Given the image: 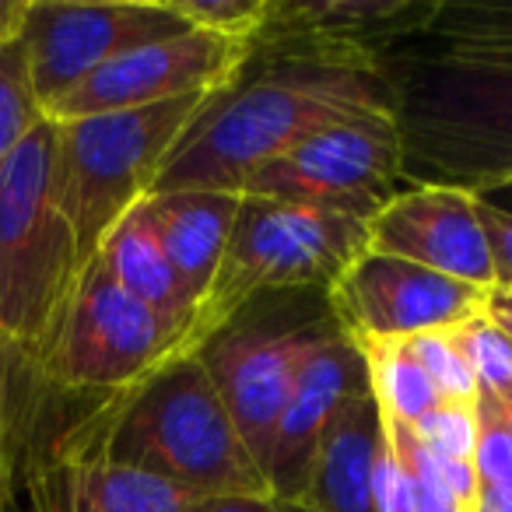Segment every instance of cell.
Here are the masks:
<instances>
[{"instance_id": "6da1fadb", "label": "cell", "mask_w": 512, "mask_h": 512, "mask_svg": "<svg viewBox=\"0 0 512 512\" xmlns=\"http://www.w3.org/2000/svg\"><path fill=\"white\" fill-rule=\"evenodd\" d=\"M404 183L474 197L512 186V0H432L379 53Z\"/></svg>"}, {"instance_id": "7a4b0ae2", "label": "cell", "mask_w": 512, "mask_h": 512, "mask_svg": "<svg viewBox=\"0 0 512 512\" xmlns=\"http://www.w3.org/2000/svg\"><path fill=\"white\" fill-rule=\"evenodd\" d=\"M53 449L127 463L197 502L274 495L197 355L176 358L130 390L106 397L92 418L60 435Z\"/></svg>"}, {"instance_id": "3957f363", "label": "cell", "mask_w": 512, "mask_h": 512, "mask_svg": "<svg viewBox=\"0 0 512 512\" xmlns=\"http://www.w3.org/2000/svg\"><path fill=\"white\" fill-rule=\"evenodd\" d=\"M362 116H393L383 74L358 67L271 60L264 78L235 88L179 141L151 193H239L260 165L323 127Z\"/></svg>"}, {"instance_id": "277c9868", "label": "cell", "mask_w": 512, "mask_h": 512, "mask_svg": "<svg viewBox=\"0 0 512 512\" xmlns=\"http://www.w3.org/2000/svg\"><path fill=\"white\" fill-rule=\"evenodd\" d=\"M221 99L200 92L148 109L53 123L50 190L74 232L81 264H92L106 235L151 197L179 141Z\"/></svg>"}, {"instance_id": "5b68a950", "label": "cell", "mask_w": 512, "mask_h": 512, "mask_svg": "<svg viewBox=\"0 0 512 512\" xmlns=\"http://www.w3.org/2000/svg\"><path fill=\"white\" fill-rule=\"evenodd\" d=\"M369 207L288 204L242 197L232 239L179 358L197 355L256 295L330 285L369 246Z\"/></svg>"}, {"instance_id": "8992f818", "label": "cell", "mask_w": 512, "mask_h": 512, "mask_svg": "<svg viewBox=\"0 0 512 512\" xmlns=\"http://www.w3.org/2000/svg\"><path fill=\"white\" fill-rule=\"evenodd\" d=\"M53 123L43 120L0 172V337L36 362L85 264L50 190Z\"/></svg>"}, {"instance_id": "52a82bcc", "label": "cell", "mask_w": 512, "mask_h": 512, "mask_svg": "<svg viewBox=\"0 0 512 512\" xmlns=\"http://www.w3.org/2000/svg\"><path fill=\"white\" fill-rule=\"evenodd\" d=\"M169 362H176L172 330L92 260L36 369L53 390L113 397Z\"/></svg>"}, {"instance_id": "ba28073f", "label": "cell", "mask_w": 512, "mask_h": 512, "mask_svg": "<svg viewBox=\"0 0 512 512\" xmlns=\"http://www.w3.org/2000/svg\"><path fill=\"white\" fill-rule=\"evenodd\" d=\"M183 29L165 0H32L18 43L46 116L53 102L120 53Z\"/></svg>"}, {"instance_id": "9c48e42d", "label": "cell", "mask_w": 512, "mask_h": 512, "mask_svg": "<svg viewBox=\"0 0 512 512\" xmlns=\"http://www.w3.org/2000/svg\"><path fill=\"white\" fill-rule=\"evenodd\" d=\"M249 60H253L249 43L183 29L169 39L134 46L109 60L60 102H53L46 109V120L67 123L102 113H127V109L162 106V102L200 92L232 95Z\"/></svg>"}, {"instance_id": "30bf717a", "label": "cell", "mask_w": 512, "mask_h": 512, "mask_svg": "<svg viewBox=\"0 0 512 512\" xmlns=\"http://www.w3.org/2000/svg\"><path fill=\"white\" fill-rule=\"evenodd\" d=\"M404 179V148L393 116H362L323 127L253 172L242 197L323 207H376Z\"/></svg>"}, {"instance_id": "8fae6325", "label": "cell", "mask_w": 512, "mask_h": 512, "mask_svg": "<svg viewBox=\"0 0 512 512\" xmlns=\"http://www.w3.org/2000/svg\"><path fill=\"white\" fill-rule=\"evenodd\" d=\"M327 299L337 330L365 344L449 330L481 313L488 292L365 246L327 285Z\"/></svg>"}, {"instance_id": "7c38bea8", "label": "cell", "mask_w": 512, "mask_h": 512, "mask_svg": "<svg viewBox=\"0 0 512 512\" xmlns=\"http://www.w3.org/2000/svg\"><path fill=\"white\" fill-rule=\"evenodd\" d=\"M323 334L327 327L320 323H302L288 330L225 327L197 351L242 446L249 449L256 467L264 470V477L295 376Z\"/></svg>"}, {"instance_id": "4fadbf2b", "label": "cell", "mask_w": 512, "mask_h": 512, "mask_svg": "<svg viewBox=\"0 0 512 512\" xmlns=\"http://www.w3.org/2000/svg\"><path fill=\"white\" fill-rule=\"evenodd\" d=\"M369 249L400 256L435 274L491 292L495 267L477 197L456 186L393 190L369 214Z\"/></svg>"}, {"instance_id": "5bb4252c", "label": "cell", "mask_w": 512, "mask_h": 512, "mask_svg": "<svg viewBox=\"0 0 512 512\" xmlns=\"http://www.w3.org/2000/svg\"><path fill=\"white\" fill-rule=\"evenodd\" d=\"M362 390H369V379H365V362L358 348L341 330H327L302 362L292 397L278 421L271 463H267V481L274 495L292 505L299 502L323 432L334 421V414Z\"/></svg>"}, {"instance_id": "9a60e30c", "label": "cell", "mask_w": 512, "mask_h": 512, "mask_svg": "<svg viewBox=\"0 0 512 512\" xmlns=\"http://www.w3.org/2000/svg\"><path fill=\"white\" fill-rule=\"evenodd\" d=\"M144 204H148V214L158 228V239H162L172 271L183 285L186 302L197 316L200 302L207 299L221 271L242 197L211 190H176L151 193Z\"/></svg>"}, {"instance_id": "2e32d148", "label": "cell", "mask_w": 512, "mask_h": 512, "mask_svg": "<svg viewBox=\"0 0 512 512\" xmlns=\"http://www.w3.org/2000/svg\"><path fill=\"white\" fill-rule=\"evenodd\" d=\"M383 442V414L369 390L355 393L323 432L299 502L306 512H376L372 467Z\"/></svg>"}, {"instance_id": "e0dca14e", "label": "cell", "mask_w": 512, "mask_h": 512, "mask_svg": "<svg viewBox=\"0 0 512 512\" xmlns=\"http://www.w3.org/2000/svg\"><path fill=\"white\" fill-rule=\"evenodd\" d=\"M148 200V197H144ZM137 204L95 253V264L116 281L127 295H134L141 306H148L176 337V358L183 348V337L193 323V306L186 302L183 285L172 271L169 256L158 239V228L148 214V204Z\"/></svg>"}, {"instance_id": "ac0fdd59", "label": "cell", "mask_w": 512, "mask_h": 512, "mask_svg": "<svg viewBox=\"0 0 512 512\" xmlns=\"http://www.w3.org/2000/svg\"><path fill=\"white\" fill-rule=\"evenodd\" d=\"M355 348L365 362L369 393L376 397L383 414L404 421V425H418L442 400L414 351L407 348V341H365Z\"/></svg>"}, {"instance_id": "d6986e66", "label": "cell", "mask_w": 512, "mask_h": 512, "mask_svg": "<svg viewBox=\"0 0 512 512\" xmlns=\"http://www.w3.org/2000/svg\"><path fill=\"white\" fill-rule=\"evenodd\" d=\"M32 379H39L36 362L0 337V512L11 509V495H15V484L22 477L25 432L32 421Z\"/></svg>"}, {"instance_id": "ffe728a7", "label": "cell", "mask_w": 512, "mask_h": 512, "mask_svg": "<svg viewBox=\"0 0 512 512\" xmlns=\"http://www.w3.org/2000/svg\"><path fill=\"white\" fill-rule=\"evenodd\" d=\"M43 106L32 92L29 64L22 43L0 50V172L18 155L25 137L43 123Z\"/></svg>"}, {"instance_id": "44dd1931", "label": "cell", "mask_w": 512, "mask_h": 512, "mask_svg": "<svg viewBox=\"0 0 512 512\" xmlns=\"http://www.w3.org/2000/svg\"><path fill=\"white\" fill-rule=\"evenodd\" d=\"M456 348L463 351L470 372L477 379V397H491L498 404L512 400V341L488 320V313H477L470 320L449 327Z\"/></svg>"}, {"instance_id": "7402d4cb", "label": "cell", "mask_w": 512, "mask_h": 512, "mask_svg": "<svg viewBox=\"0 0 512 512\" xmlns=\"http://www.w3.org/2000/svg\"><path fill=\"white\" fill-rule=\"evenodd\" d=\"M165 4L186 29L249 43L253 50L271 18V0H165Z\"/></svg>"}, {"instance_id": "603a6c76", "label": "cell", "mask_w": 512, "mask_h": 512, "mask_svg": "<svg viewBox=\"0 0 512 512\" xmlns=\"http://www.w3.org/2000/svg\"><path fill=\"white\" fill-rule=\"evenodd\" d=\"M407 348L414 351V358L428 372V379L435 383L442 400L477 404V379L449 330H428V334L407 337Z\"/></svg>"}, {"instance_id": "cb8c5ba5", "label": "cell", "mask_w": 512, "mask_h": 512, "mask_svg": "<svg viewBox=\"0 0 512 512\" xmlns=\"http://www.w3.org/2000/svg\"><path fill=\"white\" fill-rule=\"evenodd\" d=\"M414 435L425 442L432 453L449 456V460L474 463L477 446V404H456V400H439L418 425H411Z\"/></svg>"}, {"instance_id": "d4e9b609", "label": "cell", "mask_w": 512, "mask_h": 512, "mask_svg": "<svg viewBox=\"0 0 512 512\" xmlns=\"http://www.w3.org/2000/svg\"><path fill=\"white\" fill-rule=\"evenodd\" d=\"M474 470L484 488H512V432L505 425L502 404L491 397H477Z\"/></svg>"}, {"instance_id": "484cf974", "label": "cell", "mask_w": 512, "mask_h": 512, "mask_svg": "<svg viewBox=\"0 0 512 512\" xmlns=\"http://www.w3.org/2000/svg\"><path fill=\"white\" fill-rule=\"evenodd\" d=\"M372 509L376 512H414V491L411 477H407L404 463H400L397 449L390 446L383 432L376 453V467H372Z\"/></svg>"}, {"instance_id": "4316f807", "label": "cell", "mask_w": 512, "mask_h": 512, "mask_svg": "<svg viewBox=\"0 0 512 512\" xmlns=\"http://www.w3.org/2000/svg\"><path fill=\"white\" fill-rule=\"evenodd\" d=\"M481 225L491 246V267H495V288L512 292V211L488 197H477Z\"/></svg>"}, {"instance_id": "83f0119b", "label": "cell", "mask_w": 512, "mask_h": 512, "mask_svg": "<svg viewBox=\"0 0 512 512\" xmlns=\"http://www.w3.org/2000/svg\"><path fill=\"white\" fill-rule=\"evenodd\" d=\"M190 512H306L278 495H225V498H200Z\"/></svg>"}, {"instance_id": "f1b7e54d", "label": "cell", "mask_w": 512, "mask_h": 512, "mask_svg": "<svg viewBox=\"0 0 512 512\" xmlns=\"http://www.w3.org/2000/svg\"><path fill=\"white\" fill-rule=\"evenodd\" d=\"M29 4L32 0H0V50L22 39Z\"/></svg>"}, {"instance_id": "f546056e", "label": "cell", "mask_w": 512, "mask_h": 512, "mask_svg": "<svg viewBox=\"0 0 512 512\" xmlns=\"http://www.w3.org/2000/svg\"><path fill=\"white\" fill-rule=\"evenodd\" d=\"M484 313H488V320L512 341V292L491 288L488 299H484Z\"/></svg>"}, {"instance_id": "4dcf8cb0", "label": "cell", "mask_w": 512, "mask_h": 512, "mask_svg": "<svg viewBox=\"0 0 512 512\" xmlns=\"http://www.w3.org/2000/svg\"><path fill=\"white\" fill-rule=\"evenodd\" d=\"M470 512H512V488H477Z\"/></svg>"}, {"instance_id": "1f68e13d", "label": "cell", "mask_w": 512, "mask_h": 512, "mask_svg": "<svg viewBox=\"0 0 512 512\" xmlns=\"http://www.w3.org/2000/svg\"><path fill=\"white\" fill-rule=\"evenodd\" d=\"M491 197H495V204H502V207H509V211H512V186H505V190L491 193ZM491 197H488V200H491Z\"/></svg>"}, {"instance_id": "d6a6232c", "label": "cell", "mask_w": 512, "mask_h": 512, "mask_svg": "<svg viewBox=\"0 0 512 512\" xmlns=\"http://www.w3.org/2000/svg\"><path fill=\"white\" fill-rule=\"evenodd\" d=\"M502 414H505V425H509V432H512V400L509 404H502Z\"/></svg>"}]
</instances>
